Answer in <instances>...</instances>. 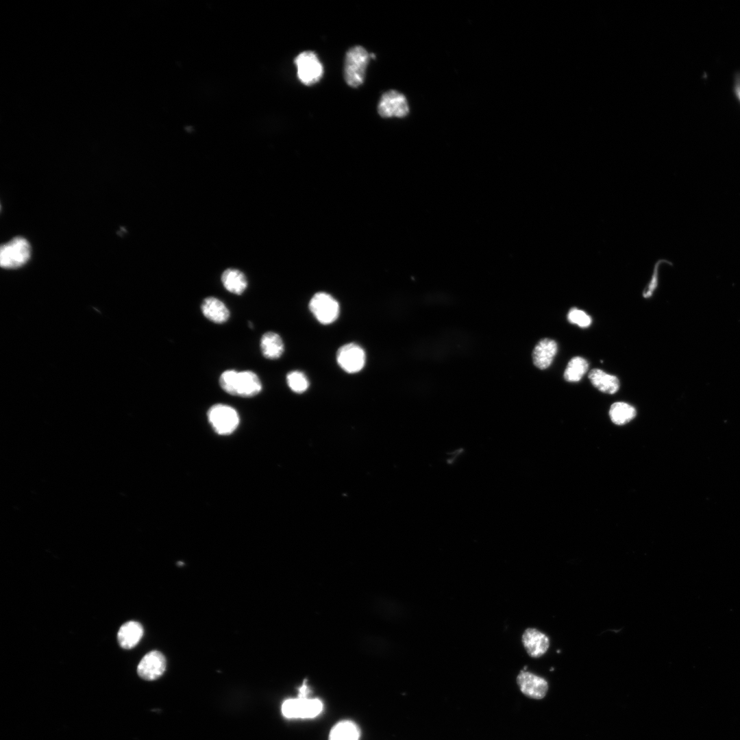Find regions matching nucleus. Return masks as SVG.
<instances>
[{
  "label": "nucleus",
  "instance_id": "f257e3e1",
  "mask_svg": "<svg viewBox=\"0 0 740 740\" xmlns=\"http://www.w3.org/2000/svg\"><path fill=\"white\" fill-rule=\"evenodd\" d=\"M370 55L360 45L351 47L346 53L344 64V78L347 85L356 88L361 85Z\"/></svg>",
  "mask_w": 740,
  "mask_h": 740
},
{
  "label": "nucleus",
  "instance_id": "f03ea898",
  "mask_svg": "<svg viewBox=\"0 0 740 740\" xmlns=\"http://www.w3.org/2000/svg\"><path fill=\"white\" fill-rule=\"evenodd\" d=\"M31 247L23 237L16 236L2 245L0 248V264L6 269H15L25 264L30 258Z\"/></svg>",
  "mask_w": 740,
  "mask_h": 740
},
{
  "label": "nucleus",
  "instance_id": "7ed1b4c3",
  "mask_svg": "<svg viewBox=\"0 0 740 740\" xmlns=\"http://www.w3.org/2000/svg\"><path fill=\"white\" fill-rule=\"evenodd\" d=\"M323 708L322 702L317 698L298 696L285 700L282 705V713L288 719H308L319 715Z\"/></svg>",
  "mask_w": 740,
  "mask_h": 740
},
{
  "label": "nucleus",
  "instance_id": "20e7f679",
  "mask_svg": "<svg viewBox=\"0 0 740 740\" xmlns=\"http://www.w3.org/2000/svg\"><path fill=\"white\" fill-rule=\"evenodd\" d=\"M299 81L306 86L318 82L323 74V67L317 54L312 51L300 53L294 60Z\"/></svg>",
  "mask_w": 740,
  "mask_h": 740
},
{
  "label": "nucleus",
  "instance_id": "39448f33",
  "mask_svg": "<svg viewBox=\"0 0 740 740\" xmlns=\"http://www.w3.org/2000/svg\"><path fill=\"white\" fill-rule=\"evenodd\" d=\"M208 419L215 432L222 435L232 433L239 423L236 410L221 404H215L208 410Z\"/></svg>",
  "mask_w": 740,
  "mask_h": 740
},
{
  "label": "nucleus",
  "instance_id": "423d86ee",
  "mask_svg": "<svg viewBox=\"0 0 740 740\" xmlns=\"http://www.w3.org/2000/svg\"><path fill=\"white\" fill-rule=\"evenodd\" d=\"M309 309L317 320L322 324H330L338 317V302L330 295L324 292L314 294L310 300Z\"/></svg>",
  "mask_w": 740,
  "mask_h": 740
},
{
  "label": "nucleus",
  "instance_id": "0eeeda50",
  "mask_svg": "<svg viewBox=\"0 0 740 740\" xmlns=\"http://www.w3.org/2000/svg\"><path fill=\"white\" fill-rule=\"evenodd\" d=\"M378 112L383 118L406 116L409 107L406 97L395 90H390L382 94L378 105Z\"/></svg>",
  "mask_w": 740,
  "mask_h": 740
},
{
  "label": "nucleus",
  "instance_id": "6e6552de",
  "mask_svg": "<svg viewBox=\"0 0 740 740\" xmlns=\"http://www.w3.org/2000/svg\"><path fill=\"white\" fill-rule=\"evenodd\" d=\"M336 361L345 372L354 373L362 369L366 362L364 349L358 344L349 343L341 346L336 353Z\"/></svg>",
  "mask_w": 740,
  "mask_h": 740
},
{
  "label": "nucleus",
  "instance_id": "1a4fd4ad",
  "mask_svg": "<svg viewBox=\"0 0 740 740\" xmlns=\"http://www.w3.org/2000/svg\"><path fill=\"white\" fill-rule=\"evenodd\" d=\"M166 669V659L158 651L146 654L140 660L137 672L138 676L147 680H153L162 675Z\"/></svg>",
  "mask_w": 740,
  "mask_h": 740
},
{
  "label": "nucleus",
  "instance_id": "9d476101",
  "mask_svg": "<svg viewBox=\"0 0 740 740\" xmlns=\"http://www.w3.org/2000/svg\"><path fill=\"white\" fill-rule=\"evenodd\" d=\"M521 691L533 699H542L547 689V682L543 678L529 671L521 670L517 677Z\"/></svg>",
  "mask_w": 740,
  "mask_h": 740
},
{
  "label": "nucleus",
  "instance_id": "9b49d317",
  "mask_svg": "<svg viewBox=\"0 0 740 740\" xmlns=\"http://www.w3.org/2000/svg\"><path fill=\"white\" fill-rule=\"evenodd\" d=\"M521 641L528 654L539 658L545 654L550 646L549 637L536 628H527L522 634Z\"/></svg>",
  "mask_w": 740,
  "mask_h": 740
},
{
  "label": "nucleus",
  "instance_id": "f8f14e48",
  "mask_svg": "<svg viewBox=\"0 0 740 740\" xmlns=\"http://www.w3.org/2000/svg\"><path fill=\"white\" fill-rule=\"evenodd\" d=\"M558 351L556 342L545 338L539 341L532 352V360L536 367L540 369L548 368Z\"/></svg>",
  "mask_w": 740,
  "mask_h": 740
},
{
  "label": "nucleus",
  "instance_id": "ddd939ff",
  "mask_svg": "<svg viewBox=\"0 0 740 740\" xmlns=\"http://www.w3.org/2000/svg\"><path fill=\"white\" fill-rule=\"evenodd\" d=\"M143 635V628L140 623L129 621L123 624L117 633V639L120 646L129 650L135 647Z\"/></svg>",
  "mask_w": 740,
  "mask_h": 740
},
{
  "label": "nucleus",
  "instance_id": "4468645a",
  "mask_svg": "<svg viewBox=\"0 0 740 740\" xmlns=\"http://www.w3.org/2000/svg\"><path fill=\"white\" fill-rule=\"evenodd\" d=\"M262 389L261 382L258 376L251 371H243L238 373L236 380V395L251 397L258 395Z\"/></svg>",
  "mask_w": 740,
  "mask_h": 740
},
{
  "label": "nucleus",
  "instance_id": "2eb2a0df",
  "mask_svg": "<svg viewBox=\"0 0 740 740\" xmlns=\"http://www.w3.org/2000/svg\"><path fill=\"white\" fill-rule=\"evenodd\" d=\"M588 378L595 388L606 394L615 393L620 386L619 380L615 375L600 369L591 370Z\"/></svg>",
  "mask_w": 740,
  "mask_h": 740
},
{
  "label": "nucleus",
  "instance_id": "dca6fc26",
  "mask_svg": "<svg viewBox=\"0 0 740 740\" xmlns=\"http://www.w3.org/2000/svg\"><path fill=\"white\" fill-rule=\"evenodd\" d=\"M203 314L216 323L225 322L230 317V311L225 304L214 297L206 298L201 306Z\"/></svg>",
  "mask_w": 740,
  "mask_h": 740
},
{
  "label": "nucleus",
  "instance_id": "f3484780",
  "mask_svg": "<svg viewBox=\"0 0 740 740\" xmlns=\"http://www.w3.org/2000/svg\"><path fill=\"white\" fill-rule=\"evenodd\" d=\"M260 349L263 356L270 360L279 358L284 352L282 338L273 332L264 333L260 339Z\"/></svg>",
  "mask_w": 740,
  "mask_h": 740
},
{
  "label": "nucleus",
  "instance_id": "a211bd4d",
  "mask_svg": "<svg viewBox=\"0 0 740 740\" xmlns=\"http://www.w3.org/2000/svg\"><path fill=\"white\" fill-rule=\"evenodd\" d=\"M221 282L224 287L230 293L242 294L247 286L245 275L239 270L226 269L221 275Z\"/></svg>",
  "mask_w": 740,
  "mask_h": 740
},
{
  "label": "nucleus",
  "instance_id": "6ab92c4d",
  "mask_svg": "<svg viewBox=\"0 0 740 740\" xmlns=\"http://www.w3.org/2000/svg\"><path fill=\"white\" fill-rule=\"evenodd\" d=\"M360 729L358 726L349 720H343L337 723L331 729L329 740H359Z\"/></svg>",
  "mask_w": 740,
  "mask_h": 740
},
{
  "label": "nucleus",
  "instance_id": "aec40b11",
  "mask_svg": "<svg viewBox=\"0 0 740 740\" xmlns=\"http://www.w3.org/2000/svg\"><path fill=\"white\" fill-rule=\"evenodd\" d=\"M588 369L589 362L585 358L581 356L573 357L564 371V379L568 382H578L586 374Z\"/></svg>",
  "mask_w": 740,
  "mask_h": 740
},
{
  "label": "nucleus",
  "instance_id": "412c9836",
  "mask_svg": "<svg viewBox=\"0 0 740 740\" xmlns=\"http://www.w3.org/2000/svg\"><path fill=\"white\" fill-rule=\"evenodd\" d=\"M636 409L627 403L618 402L613 404L609 410L611 421L617 425H624L636 416Z\"/></svg>",
  "mask_w": 740,
  "mask_h": 740
},
{
  "label": "nucleus",
  "instance_id": "4be33fe9",
  "mask_svg": "<svg viewBox=\"0 0 740 740\" xmlns=\"http://www.w3.org/2000/svg\"><path fill=\"white\" fill-rule=\"evenodd\" d=\"M286 382L291 391L296 393L305 392L309 386L306 375L299 371H292L286 375Z\"/></svg>",
  "mask_w": 740,
  "mask_h": 740
},
{
  "label": "nucleus",
  "instance_id": "5701e85b",
  "mask_svg": "<svg viewBox=\"0 0 740 740\" xmlns=\"http://www.w3.org/2000/svg\"><path fill=\"white\" fill-rule=\"evenodd\" d=\"M238 373L236 370L230 369L223 372L220 376V386L228 394L236 395Z\"/></svg>",
  "mask_w": 740,
  "mask_h": 740
},
{
  "label": "nucleus",
  "instance_id": "b1692460",
  "mask_svg": "<svg viewBox=\"0 0 740 740\" xmlns=\"http://www.w3.org/2000/svg\"><path fill=\"white\" fill-rule=\"evenodd\" d=\"M567 319L569 323L583 328L589 327L592 322L591 317L588 314L577 308L570 309L567 314Z\"/></svg>",
  "mask_w": 740,
  "mask_h": 740
},
{
  "label": "nucleus",
  "instance_id": "393cba45",
  "mask_svg": "<svg viewBox=\"0 0 740 740\" xmlns=\"http://www.w3.org/2000/svg\"><path fill=\"white\" fill-rule=\"evenodd\" d=\"M665 260H659L655 263L653 270V274L652 275L650 282H649L648 285L646 286L643 293V297L648 298L652 295L654 290L658 286V275L659 267L661 264H663V262H665Z\"/></svg>",
  "mask_w": 740,
  "mask_h": 740
}]
</instances>
